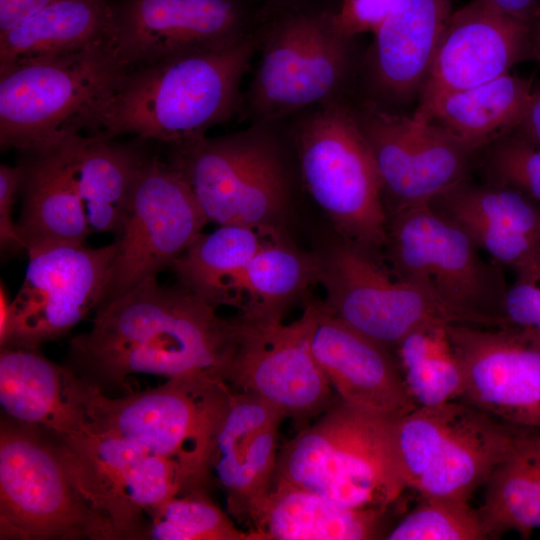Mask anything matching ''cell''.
Returning a JSON list of instances; mask_svg holds the SVG:
<instances>
[{"label":"cell","instance_id":"cell-1","mask_svg":"<svg viewBox=\"0 0 540 540\" xmlns=\"http://www.w3.org/2000/svg\"><path fill=\"white\" fill-rule=\"evenodd\" d=\"M243 326L241 316L223 318L183 286L151 278L95 309L91 328L70 341L71 369L96 386L133 374L225 382Z\"/></svg>","mask_w":540,"mask_h":540},{"label":"cell","instance_id":"cell-2","mask_svg":"<svg viewBox=\"0 0 540 540\" xmlns=\"http://www.w3.org/2000/svg\"><path fill=\"white\" fill-rule=\"evenodd\" d=\"M257 48L250 34L224 48L128 68L88 135H132L166 146L204 136L240 112V83Z\"/></svg>","mask_w":540,"mask_h":540},{"label":"cell","instance_id":"cell-3","mask_svg":"<svg viewBox=\"0 0 540 540\" xmlns=\"http://www.w3.org/2000/svg\"><path fill=\"white\" fill-rule=\"evenodd\" d=\"M66 384L93 429L177 463L193 488H204L230 385L210 377L171 378L158 387L111 398L69 367Z\"/></svg>","mask_w":540,"mask_h":540},{"label":"cell","instance_id":"cell-4","mask_svg":"<svg viewBox=\"0 0 540 540\" xmlns=\"http://www.w3.org/2000/svg\"><path fill=\"white\" fill-rule=\"evenodd\" d=\"M341 401L278 451L275 478L353 508L387 510L406 489L394 420Z\"/></svg>","mask_w":540,"mask_h":540},{"label":"cell","instance_id":"cell-5","mask_svg":"<svg viewBox=\"0 0 540 540\" xmlns=\"http://www.w3.org/2000/svg\"><path fill=\"white\" fill-rule=\"evenodd\" d=\"M128 68L109 40L0 67V146L36 152L88 130Z\"/></svg>","mask_w":540,"mask_h":540},{"label":"cell","instance_id":"cell-6","mask_svg":"<svg viewBox=\"0 0 540 540\" xmlns=\"http://www.w3.org/2000/svg\"><path fill=\"white\" fill-rule=\"evenodd\" d=\"M296 115L291 134L309 195L343 240L373 253L385 248L382 184L354 109L336 99Z\"/></svg>","mask_w":540,"mask_h":540},{"label":"cell","instance_id":"cell-7","mask_svg":"<svg viewBox=\"0 0 540 540\" xmlns=\"http://www.w3.org/2000/svg\"><path fill=\"white\" fill-rule=\"evenodd\" d=\"M385 248L394 275L419 286L460 324L506 326L503 266L487 261L468 232L429 203L388 216Z\"/></svg>","mask_w":540,"mask_h":540},{"label":"cell","instance_id":"cell-8","mask_svg":"<svg viewBox=\"0 0 540 540\" xmlns=\"http://www.w3.org/2000/svg\"><path fill=\"white\" fill-rule=\"evenodd\" d=\"M43 432L1 420L0 539H119L81 492L57 440Z\"/></svg>","mask_w":540,"mask_h":540},{"label":"cell","instance_id":"cell-9","mask_svg":"<svg viewBox=\"0 0 540 540\" xmlns=\"http://www.w3.org/2000/svg\"><path fill=\"white\" fill-rule=\"evenodd\" d=\"M167 145L209 222L271 229L285 211L289 179L274 126Z\"/></svg>","mask_w":540,"mask_h":540},{"label":"cell","instance_id":"cell-10","mask_svg":"<svg viewBox=\"0 0 540 540\" xmlns=\"http://www.w3.org/2000/svg\"><path fill=\"white\" fill-rule=\"evenodd\" d=\"M351 41L333 13H296L264 34L254 78L241 110L251 122L278 123L338 99L351 60Z\"/></svg>","mask_w":540,"mask_h":540},{"label":"cell","instance_id":"cell-11","mask_svg":"<svg viewBox=\"0 0 540 540\" xmlns=\"http://www.w3.org/2000/svg\"><path fill=\"white\" fill-rule=\"evenodd\" d=\"M208 222L182 174L149 154L115 234V255L97 307L171 268Z\"/></svg>","mask_w":540,"mask_h":540},{"label":"cell","instance_id":"cell-12","mask_svg":"<svg viewBox=\"0 0 540 540\" xmlns=\"http://www.w3.org/2000/svg\"><path fill=\"white\" fill-rule=\"evenodd\" d=\"M56 440L81 492L119 539H145L146 514L194 489L177 463L89 424Z\"/></svg>","mask_w":540,"mask_h":540},{"label":"cell","instance_id":"cell-13","mask_svg":"<svg viewBox=\"0 0 540 540\" xmlns=\"http://www.w3.org/2000/svg\"><path fill=\"white\" fill-rule=\"evenodd\" d=\"M354 113L372 152L387 216L470 178L477 152L414 113L391 111L373 100Z\"/></svg>","mask_w":540,"mask_h":540},{"label":"cell","instance_id":"cell-14","mask_svg":"<svg viewBox=\"0 0 540 540\" xmlns=\"http://www.w3.org/2000/svg\"><path fill=\"white\" fill-rule=\"evenodd\" d=\"M313 321L312 304L290 324L243 319L225 375L233 389L255 394L291 419L298 431L338 400L311 349Z\"/></svg>","mask_w":540,"mask_h":540},{"label":"cell","instance_id":"cell-15","mask_svg":"<svg viewBox=\"0 0 540 540\" xmlns=\"http://www.w3.org/2000/svg\"><path fill=\"white\" fill-rule=\"evenodd\" d=\"M373 254L343 240L320 257L326 312L390 349L423 325L460 324L419 286L392 278Z\"/></svg>","mask_w":540,"mask_h":540},{"label":"cell","instance_id":"cell-16","mask_svg":"<svg viewBox=\"0 0 540 540\" xmlns=\"http://www.w3.org/2000/svg\"><path fill=\"white\" fill-rule=\"evenodd\" d=\"M23 283L10 302L5 344L29 349L69 332L98 306L115 255L114 243L91 248L59 243L30 248Z\"/></svg>","mask_w":540,"mask_h":540},{"label":"cell","instance_id":"cell-17","mask_svg":"<svg viewBox=\"0 0 540 540\" xmlns=\"http://www.w3.org/2000/svg\"><path fill=\"white\" fill-rule=\"evenodd\" d=\"M446 328L464 375L460 401L540 434V343L510 326Z\"/></svg>","mask_w":540,"mask_h":540},{"label":"cell","instance_id":"cell-18","mask_svg":"<svg viewBox=\"0 0 540 540\" xmlns=\"http://www.w3.org/2000/svg\"><path fill=\"white\" fill-rule=\"evenodd\" d=\"M250 34L239 0H116L108 40L131 68L224 48Z\"/></svg>","mask_w":540,"mask_h":540},{"label":"cell","instance_id":"cell-19","mask_svg":"<svg viewBox=\"0 0 540 540\" xmlns=\"http://www.w3.org/2000/svg\"><path fill=\"white\" fill-rule=\"evenodd\" d=\"M528 59L527 22L483 0H472L452 12L421 87L419 104L495 80Z\"/></svg>","mask_w":540,"mask_h":540},{"label":"cell","instance_id":"cell-20","mask_svg":"<svg viewBox=\"0 0 540 540\" xmlns=\"http://www.w3.org/2000/svg\"><path fill=\"white\" fill-rule=\"evenodd\" d=\"M429 205L459 224L481 251L517 277H540V203L513 188L470 178L434 197Z\"/></svg>","mask_w":540,"mask_h":540},{"label":"cell","instance_id":"cell-21","mask_svg":"<svg viewBox=\"0 0 540 540\" xmlns=\"http://www.w3.org/2000/svg\"><path fill=\"white\" fill-rule=\"evenodd\" d=\"M312 307L311 349L341 401L388 418L418 407L390 348L335 318L320 303Z\"/></svg>","mask_w":540,"mask_h":540},{"label":"cell","instance_id":"cell-22","mask_svg":"<svg viewBox=\"0 0 540 540\" xmlns=\"http://www.w3.org/2000/svg\"><path fill=\"white\" fill-rule=\"evenodd\" d=\"M284 419L280 411L255 394L232 388L215 437L209 472L226 494L229 513L240 521H248L272 484L278 430Z\"/></svg>","mask_w":540,"mask_h":540},{"label":"cell","instance_id":"cell-23","mask_svg":"<svg viewBox=\"0 0 540 540\" xmlns=\"http://www.w3.org/2000/svg\"><path fill=\"white\" fill-rule=\"evenodd\" d=\"M452 0H401L374 33L370 74L389 102L420 92L452 14Z\"/></svg>","mask_w":540,"mask_h":540},{"label":"cell","instance_id":"cell-24","mask_svg":"<svg viewBox=\"0 0 540 540\" xmlns=\"http://www.w3.org/2000/svg\"><path fill=\"white\" fill-rule=\"evenodd\" d=\"M69 139L22 154L23 205L16 226L26 251L49 244L85 243L92 233L73 178Z\"/></svg>","mask_w":540,"mask_h":540},{"label":"cell","instance_id":"cell-25","mask_svg":"<svg viewBox=\"0 0 540 540\" xmlns=\"http://www.w3.org/2000/svg\"><path fill=\"white\" fill-rule=\"evenodd\" d=\"M386 510L353 508L278 478L252 510L250 540H369Z\"/></svg>","mask_w":540,"mask_h":540},{"label":"cell","instance_id":"cell-26","mask_svg":"<svg viewBox=\"0 0 540 540\" xmlns=\"http://www.w3.org/2000/svg\"><path fill=\"white\" fill-rule=\"evenodd\" d=\"M527 434L467 404L413 489L422 497L468 501Z\"/></svg>","mask_w":540,"mask_h":540},{"label":"cell","instance_id":"cell-27","mask_svg":"<svg viewBox=\"0 0 540 540\" xmlns=\"http://www.w3.org/2000/svg\"><path fill=\"white\" fill-rule=\"evenodd\" d=\"M67 369L37 349L1 348L0 403L8 418L56 439L85 429L88 422L67 391Z\"/></svg>","mask_w":540,"mask_h":540},{"label":"cell","instance_id":"cell-28","mask_svg":"<svg viewBox=\"0 0 540 540\" xmlns=\"http://www.w3.org/2000/svg\"><path fill=\"white\" fill-rule=\"evenodd\" d=\"M531 80L511 75L419 104L415 113L474 152L513 132L523 117Z\"/></svg>","mask_w":540,"mask_h":540},{"label":"cell","instance_id":"cell-29","mask_svg":"<svg viewBox=\"0 0 540 540\" xmlns=\"http://www.w3.org/2000/svg\"><path fill=\"white\" fill-rule=\"evenodd\" d=\"M69 147L75 186L92 233L116 234L149 154L140 145L96 135L72 136Z\"/></svg>","mask_w":540,"mask_h":540},{"label":"cell","instance_id":"cell-30","mask_svg":"<svg viewBox=\"0 0 540 540\" xmlns=\"http://www.w3.org/2000/svg\"><path fill=\"white\" fill-rule=\"evenodd\" d=\"M111 0H58L0 33V67L67 55L109 37Z\"/></svg>","mask_w":540,"mask_h":540},{"label":"cell","instance_id":"cell-31","mask_svg":"<svg viewBox=\"0 0 540 540\" xmlns=\"http://www.w3.org/2000/svg\"><path fill=\"white\" fill-rule=\"evenodd\" d=\"M320 257L268 241L221 290L218 306H236L250 322L282 320L286 305L318 282Z\"/></svg>","mask_w":540,"mask_h":540},{"label":"cell","instance_id":"cell-32","mask_svg":"<svg viewBox=\"0 0 540 540\" xmlns=\"http://www.w3.org/2000/svg\"><path fill=\"white\" fill-rule=\"evenodd\" d=\"M263 230L269 229L228 224L202 233L171 266L180 285L218 308L224 283L270 241Z\"/></svg>","mask_w":540,"mask_h":540},{"label":"cell","instance_id":"cell-33","mask_svg":"<svg viewBox=\"0 0 540 540\" xmlns=\"http://www.w3.org/2000/svg\"><path fill=\"white\" fill-rule=\"evenodd\" d=\"M446 326L418 327L394 348L404 384L417 406L460 401L463 395L464 375Z\"/></svg>","mask_w":540,"mask_h":540},{"label":"cell","instance_id":"cell-34","mask_svg":"<svg viewBox=\"0 0 540 540\" xmlns=\"http://www.w3.org/2000/svg\"><path fill=\"white\" fill-rule=\"evenodd\" d=\"M510 456L486 481L484 503L478 511L488 539L510 530L528 537L540 527V481Z\"/></svg>","mask_w":540,"mask_h":540},{"label":"cell","instance_id":"cell-35","mask_svg":"<svg viewBox=\"0 0 540 540\" xmlns=\"http://www.w3.org/2000/svg\"><path fill=\"white\" fill-rule=\"evenodd\" d=\"M466 407L462 401L418 406L394 420L395 459L406 488H413L429 468Z\"/></svg>","mask_w":540,"mask_h":540},{"label":"cell","instance_id":"cell-36","mask_svg":"<svg viewBox=\"0 0 540 540\" xmlns=\"http://www.w3.org/2000/svg\"><path fill=\"white\" fill-rule=\"evenodd\" d=\"M150 518L145 539L250 540V532L239 530L211 501L204 488L172 497Z\"/></svg>","mask_w":540,"mask_h":540},{"label":"cell","instance_id":"cell-37","mask_svg":"<svg viewBox=\"0 0 540 540\" xmlns=\"http://www.w3.org/2000/svg\"><path fill=\"white\" fill-rule=\"evenodd\" d=\"M388 540L488 539L478 511L467 500L423 497L384 537Z\"/></svg>","mask_w":540,"mask_h":540},{"label":"cell","instance_id":"cell-38","mask_svg":"<svg viewBox=\"0 0 540 540\" xmlns=\"http://www.w3.org/2000/svg\"><path fill=\"white\" fill-rule=\"evenodd\" d=\"M482 150L485 183L513 188L540 203V146L509 134Z\"/></svg>","mask_w":540,"mask_h":540},{"label":"cell","instance_id":"cell-39","mask_svg":"<svg viewBox=\"0 0 540 540\" xmlns=\"http://www.w3.org/2000/svg\"><path fill=\"white\" fill-rule=\"evenodd\" d=\"M503 318L506 326L526 331L540 343V277L516 278L508 286Z\"/></svg>","mask_w":540,"mask_h":540},{"label":"cell","instance_id":"cell-40","mask_svg":"<svg viewBox=\"0 0 540 540\" xmlns=\"http://www.w3.org/2000/svg\"><path fill=\"white\" fill-rule=\"evenodd\" d=\"M401 0H343L333 22L339 33L354 36L376 31L385 22Z\"/></svg>","mask_w":540,"mask_h":540},{"label":"cell","instance_id":"cell-41","mask_svg":"<svg viewBox=\"0 0 540 540\" xmlns=\"http://www.w3.org/2000/svg\"><path fill=\"white\" fill-rule=\"evenodd\" d=\"M21 167L1 164L0 166V244L4 251L25 250L12 220L15 196L20 187Z\"/></svg>","mask_w":540,"mask_h":540},{"label":"cell","instance_id":"cell-42","mask_svg":"<svg viewBox=\"0 0 540 540\" xmlns=\"http://www.w3.org/2000/svg\"><path fill=\"white\" fill-rule=\"evenodd\" d=\"M58 0H0V33Z\"/></svg>","mask_w":540,"mask_h":540},{"label":"cell","instance_id":"cell-43","mask_svg":"<svg viewBox=\"0 0 540 540\" xmlns=\"http://www.w3.org/2000/svg\"><path fill=\"white\" fill-rule=\"evenodd\" d=\"M511 134L540 146V85L532 90L525 113Z\"/></svg>","mask_w":540,"mask_h":540},{"label":"cell","instance_id":"cell-44","mask_svg":"<svg viewBox=\"0 0 540 540\" xmlns=\"http://www.w3.org/2000/svg\"><path fill=\"white\" fill-rule=\"evenodd\" d=\"M510 457L524 471L540 481V447L532 442L531 433L523 438Z\"/></svg>","mask_w":540,"mask_h":540},{"label":"cell","instance_id":"cell-45","mask_svg":"<svg viewBox=\"0 0 540 540\" xmlns=\"http://www.w3.org/2000/svg\"><path fill=\"white\" fill-rule=\"evenodd\" d=\"M502 13L527 22L540 8V0H483Z\"/></svg>","mask_w":540,"mask_h":540},{"label":"cell","instance_id":"cell-46","mask_svg":"<svg viewBox=\"0 0 540 540\" xmlns=\"http://www.w3.org/2000/svg\"><path fill=\"white\" fill-rule=\"evenodd\" d=\"M10 300L8 298L5 286L1 282L0 286V346L2 347L8 336L10 319H11V310H10Z\"/></svg>","mask_w":540,"mask_h":540},{"label":"cell","instance_id":"cell-47","mask_svg":"<svg viewBox=\"0 0 540 540\" xmlns=\"http://www.w3.org/2000/svg\"><path fill=\"white\" fill-rule=\"evenodd\" d=\"M531 59L540 63V8L527 21Z\"/></svg>","mask_w":540,"mask_h":540},{"label":"cell","instance_id":"cell-48","mask_svg":"<svg viewBox=\"0 0 540 540\" xmlns=\"http://www.w3.org/2000/svg\"><path fill=\"white\" fill-rule=\"evenodd\" d=\"M531 440L535 445L540 447V434L539 433H536V434L531 433Z\"/></svg>","mask_w":540,"mask_h":540}]
</instances>
